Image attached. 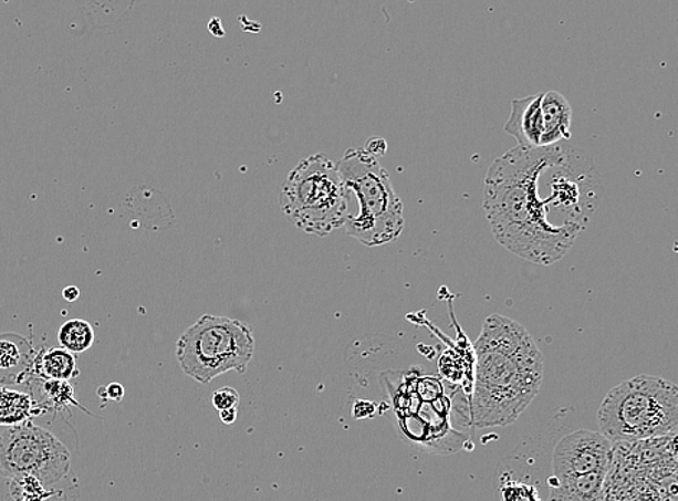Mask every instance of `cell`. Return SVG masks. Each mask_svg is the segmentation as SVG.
I'll return each instance as SVG.
<instances>
[{"label": "cell", "instance_id": "obj_1", "mask_svg": "<svg viewBox=\"0 0 678 501\" xmlns=\"http://www.w3.org/2000/svg\"><path fill=\"white\" fill-rule=\"evenodd\" d=\"M601 177L590 156L569 145L552 190L540 196L538 148H517L492 163L483 210L498 243L521 259L552 264L566 257L601 200Z\"/></svg>", "mask_w": 678, "mask_h": 501}, {"label": "cell", "instance_id": "obj_2", "mask_svg": "<svg viewBox=\"0 0 678 501\" xmlns=\"http://www.w3.org/2000/svg\"><path fill=\"white\" fill-rule=\"evenodd\" d=\"M473 352L469 422L477 428L515 422L542 387L544 361L538 344L523 325L492 314L483 323Z\"/></svg>", "mask_w": 678, "mask_h": 501}, {"label": "cell", "instance_id": "obj_3", "mask_svg": "<svg viewBox=\"0 0 678 501\" xmlns=\"http://www.w3.org/2000/svg\"><path fill=\"white\" fill-rule=\"evenodd\" d=\"M597 424L614 446L670 437L678 431V386L647 375L623 382L602 400Z\"/></svg>", "mask_w": 678, "mask_h": 501}, {"label": "cell", "instance_id": "obj_4", "mask_svg": "<svg viewBox=\"0 0 678 501\" xmlns=\"http://www.w3.org/2000/svg\"><path fill=\"white\" fill-rule=\"evenodd\" d=\"M336 165L350 200L358 208L344 226L347 234L369 248L396 240L405 227L403 205L378 158L364 148H353Z\"/></svg>", "mask_w": 678, "mask_h": 501}, {"label": "cell", "instance_id": "obj_5", "mask_svg": "<svg viewBox=\"0 0 678 501\" xmlns=\"http://www.w3.org/2000/svg\"><path fill=\"white\" fill-rule=\"evenodd\" d=\"M279 205L296 229L320 238L345 226L351 212L338 165L324 154L307 156L289 173Z\"/></svg>", "mask_w": 678, "mask_h": 501}, {"label": "cell", "instance_id": "obj_6", "mask_svg": "<svg viewBox=\"0 0 678 501\" xmlns=\"http://www.w3.org/2000/svg\"><path fill=\"white\" fill-rule=\"evenodd\" d=\"M254 349L253 331L248 324L207 314L179 337L175 354L185 375L208 385L225 373H244Z\"/></svg>", "mask_w": 678, "mask_h": 501}, {"label": "cell", "instance_id": "obj_7", "mask_svg": "<svg viewBox=\"0 0 678 501\" xmlns=\"http://www.w3.org/2000/svg\"><path fill=\"white\" fill-rule=\"evenodd\" d=\"M71 468L69 448L55 435L31 422L0 434V476L35 477L45 487L60 483Z\"/></svg>", "mask_w": 678, "mask_h": 501}, {"label": "cell", "instance_id": "obj_8", "mask_svg": "<svg viewBox=\"0 0 678 501\" xmlns=\"http://www.w3.org/2000/svg\"><path fill=\"white\" fill-rule=\"evenodd\" d=\"M614 458V443L604 435L590 429L567 434L554 447L553 477L585 476L609 471Z\"/></svg>", "mask_w": 678, "mask_h": 501}, {"label": "cell", "instance_id": "obj_9", "mask_svg": "<svg viewBox=\"0 0 678 501\" xmlns=\"http://www.w3.org/2000/svg\"><path fill=\"white\" fill-rule=\"evenodd\" d=\"M543 96L544 93H538L534 96L517 98L511 103V113L504 131L519 142L520 148H542Z\"/></svg>", "mask_w": 678, "mask_h": 501}, {"label": "cell", "instance_id": "obj_10", "mask_svg": "<svg viewBox=\"0 0 678 501\" xmlns=\"http://www.w3.org/2000/svg\"><path fill=\"white\" fill-rule=\"evenodd\" d=\"M36 354L27 338L0 334V383H21L33 373Z\"/></svg>", "mask_w": 678, "mask_h": 501}, {"label": "cell", "instance_id": "obj_11", "mask_svg": "<svg viewBox=\"0 0 678 501\" xmlns=\"http://www.w3.org/2000/svg\"><path fill=\"white\" fill-rule=\"evenodd\" d=\"M609 471L591 472L585 476H550L549 501H605L606 477Z\"/></svg>", "mask_w": 678, "mask_h": 501}, {"label": "cell", "instance_id": "obj_12", "mask_svg": "<svg viewBox=\"0 0 678 501\" xmlns=\"http://www.w3.org/2000/svg\"><path fill=\"white\" fill-rule=\"evenodd\" d=\"M542 111L544 121L542 148L563 144L572 138V106L563 94L544 93Z\"/></svg>", "mask_w": 678, "mask_h": 501}, {"label": "cell", "instance_id": "obj_13", "mask_svg": "<svg viewBox=\"0 0 678 501\" xmlns=\"http://www.w3.org/2000/svg\"><path fill=\"white\" fill-rule=\"evenodd\" d=\"M42 413H45V408L38 405L30 395L0 387V427H19Z\"/></svg>", "mask_w": 678, "mask_h": 501}, {"label": "cell", "instance_id": "obj_14", "mask_svg": "<svg viewBox=\"0 0 678 501\" xmlns=\"http://www.w3.org/2000/svg\"><path fill=\"white\" fill-rule=\"evenodd\" d=\"M33 375L45 380L70 382L80 375L73 353L54 347L36 354Z\"/></svg>", "mask_w": 678, "mask_h": 501}, {"label": "cell", "instance_id": "obj_15", "mask_svg": "<svg viewBox=\"0 0 678 501\" xmlns=\"http://www.w3.org/2000/svg\"><path fill=\"white\" fill-rule=\"evenodd\" d=\"M59 343L73 354L87 352L94 344V330L84 320L66 321L59 330Z\"/></svg>", "mask_w": 678, "mask_h": 501}, {"label": "cell", "instance_id": "obj_16", "mask_svg": "<svg viewBox=\"0 0 678 501\" xmlns=\"http://www.w3.org/2000/svg\"><path fill=\"white\" fill-rule=\"evenodd\" d=\"M42 392H44L45 405H51L52 408L69 409L70 406L82 408L75 400L74 387L70 385V382L45 380L42 383Z\"/></svg>", "mask_w": 678, "mask_h": 501}, {"label": "cell", "instance_id": "obj_17", "mask_svg": "<svg viewBox=\"0 0 678 501\" xmlns=\"http://www.w3.org/2000/svg\"><path fill=\"white\" fill-rule=\"evenodd\" d=\"M52 491L35 477L23 476L11 480V495L13 501H42L49 499Z\"/></svg>", "mask_w": 678, "mask_h": 501}, {"label": "cell", "instance_id": "obj_18", "mask_svg": "<svg viewBox=\"0 0 678 501\" xmlns=\"http://www.w3.org/2000/svg\"><path fill=\"white\" fill-rule=\"evenodd\" d=\"M501 501H543L534 486L520 480L502 479Z\"/></svg>", "mask_w": 678, "mask_h": 501}, {"label": "cell", "instance_id": "obj_19", "mask_svg": "<svg viewBox=\"0 0 678 501\" xmlns=\"http://www.w3.org/2000/svg\"><path fill=\"white\" fill-rule=\"evenodd\" d=\"M211 400L218 413H222V410L237 408L240 404V395L239 392L232 389V387L226 386L217 389L215 394H212Z\"/></svg>", "mask_w": 678, "mask_h": 501}, {"label": "cell", "instance_id": "obj_20", "mask_svg": "<svg viewBox=\"0 0 678 501\" xmlns=\"http://www.w3.org/2000/svg\"><path fill=\"white\" fill-rule=\"evenodd\" d=\"M100 390L104 392V395H98L100 398H104L106 400L121 401L123 398H125V387L117 382H113L106 387H100Z\"/></svg>", "mask_w": 678, "mask_h": 501}, {"label": "cell", "instance_id": "obj_21", "mask_svg": "<svg viewBox=\"0 0 678 501\" xmlns=\"http://www.w3.org/2000/svg\"><path fill=\"white\" fill-rule=\"evenodd\" d=\"M364 149L378 158V156L386 154L387 145L382 138H372L367 142Z\"/></svg>", "mask_w": 678, "mask_h": 501}, {"label": "cell", "instance_id": "obj_22", "mask_svg": "<svg viewBox=\"0 0 678 501\" xmlns=\"http://www.w3.org/2000/svg\"><path fill=\"white\" fill-rule=\"evenodd\" d=\"M63 296L66 302H75L80 298V291L77 286H66L63 291Z\"/></svg>", "mask_w": 678, "mask_h": 501}, {"label": "cell", "instance_id": "obj_23", "mask_svg": "<svg viewBox=\"0 0 678 501\" xmlns=\"http://www.w3.org/2000/svg\"><path fill=\"white\" fill-rule=\"evenodd\" d=\"M220 419L227 425L234 424L237 419V408L222 410V413H220Z\"/></svg>", "mask_w": 678, "mask_h": 501}, {"label": "cell", "instance_id": "obj_24", "mask_svg": "<svg viewBox=\"0 0 678 501\" xmlns=\"http://www.w3.org/2000/svg\"><path fill=\"white\" fill-rule=\"evenodd\" d=\"M668 443H670V451L675 462L678 466V431L668 437Z\"/></svg>", "mask_w": 678, "mask_h": 501}]
</instances>
